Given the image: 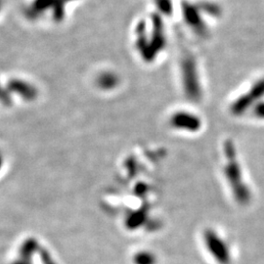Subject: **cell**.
I'll return each mask as SVG.
<instances>
[{"label":"cell","instance_id":"obj_1","mask_svg":"<svg viewBox=\"0 0 264 264\" xmlns=\"http://www.w3.org/2000/svg\"><path fill=\"white\" fill-rule=\"evenodd\" d=\"M224 155L226 163L224 165V175L230 186L232 194L240 205H247L251 201V191L243 178L241 165L238 161L234 144L227 140L224 143Z\"/></svg>","mask_w":264,"mask_h":264},{"label":"cell","instance_id":"obj_2","mask_svg":"<svg viewBox=\"0 0 264 264\" xmlns=\"http://www.w3.org/2000/svg\"><path fill=\"white\" fill-rule=\"evenodd\" d=\"M180 67L185 94L190 100H200L202 89L195 58L192 57V55H186L181 60Z\"/></svg>","mask_w":264,"mask_h":264},{"label":"cell","instance_id":"obj_3","mask_svg":"<svg viewBox=\"0 0 264 264\" xmlns=\"http://www.w3.org/2000/svg\"><path fill=\"white\" fill-rule=\"evenodd\" d=\"M203 238L211 257L219 264H229L230 251L225 241L212 229L205 230Z\"/></svg>","mask_w":264,"mask_h":264},{"label":"cell","instance_id":"obj_4","mask_svg":"<svg viewBox=\"0 0 264 264\" xmlns=\"http://www.w3.org/2000/svg\"><path fill=\"white\" fill-rule=\"evenodd\" d=\"M264 96V78L258 80L247 92L246 94L241 95L238 99L234 101L231 106V112L240 116L251 107H254L258 102L262 101V98Z\"/></svg>","mask_w":264,"mask_h":264},{"label":"cell","instance_id":"obj_5","mask_svg":"<svg viewBox=\"0 0 264 264\" xmlns=\"http://www.w3.org/2000/svg\"><path fill=\"white\" fill-rule=\"evenodd\" d=\"M169 124L177 131L187 132H199L203 125L202 120L198 115L184 110L173 113L169 119Z\"/></svg>","mask_w":264,"mask_h":264},{"label":"cell","instance_id":"obj_6","mask_svg":"<svg viewBox=\"0 0 264 264\" xmlns=\"http://www.w3.org/2000/svg\"><path fill=\"white\" fill-rule=\"evenodd\" d=\"M134 264H156L157 259L154 254L146 251L139 252L134 257Z\"/></svg>","mask_w":264,"mask_h":264},{"label":"cell","instance_id":"obj_7","mask_svg":"<svg viewBox=\"0 0 264 264\" xmlns=\"http://www.w3.org/2000/svg\"><path fill=\"white\" fill-rule=\"evenodd\" d=\"M253 114L258 119L264 120V101H260L253 107Z\"/></svg>","mask_w":264,"mask_h":264}]
</instances>
